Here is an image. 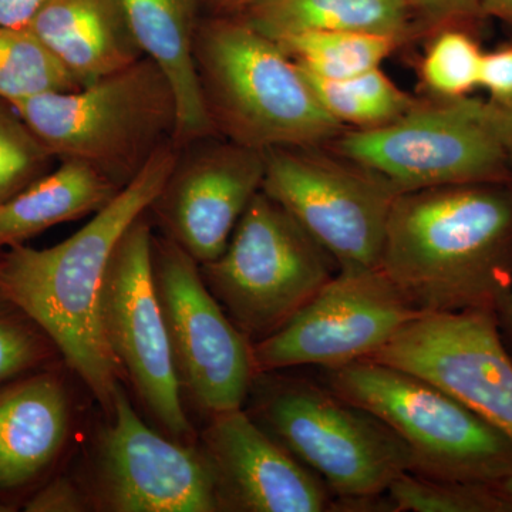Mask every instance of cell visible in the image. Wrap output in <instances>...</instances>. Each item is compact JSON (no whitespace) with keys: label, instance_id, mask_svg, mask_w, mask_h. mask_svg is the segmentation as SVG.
<instances>
[{"label":"cell","instance_id":"cell-1","mask_svg":"<svg viewBox=\"0 0 512 512\" xmlns=\"http://www.w3.org/2000/svg\"><path fill=\"white\" fill-rule=\"evenodd\" d=\"M180 147L167 144L92 220L55 247L18 244L0 255V299L36 323L107 413L120 387L101 318L107 266L127 228L150 210Z\"/></svg>","mask_w":512,"mask_h":512},{"label":"cell","instance_id":"cell-2","mask_svg":"<svg viewBox=\"0 0 512 512\" xmlns=\"http://www.w3.org/2000/svg\"><path fill=\"white\" fill-rule=\"evenodd\" d=\"M379 269L420 312L503 315L512 286V184L400 192Z\"/></svg>","mask_w":512,"mask_h":512},{"label":"cell","instance_id":"cell-3","mask_svg":"<svg viewBox=\"0 0 512 512\" xmlns=\"http://www.w3.org/2000/svg\"><path fill=\"white\" fill-rule=\"evenodd\" d=\"M194 59L215 134L258 151L328 146L346 128L275 40L241 18L201 20Z\"/></svg>","mask_w":512,"mask_h":512},{"label":"cell","instance_id":"cell-4","mask_svg":"<svg viewBox=\"0 0 512 512\" xmlns=\"http://www.w3.org/2000/svg\"><path fill=\"white\" fill-rule=\"evenodd\" d=\"M12 106L56 160L89 165L121 190L177 133L173 86L146 56L74 92Z\"/></svg>","mask_w":512,"mask_h":512},{"label":"cell","instance_id":"cell-5","mask_svg":"<svg viewBox=\"0 0 512 512\" xmlns=\"http://www.w3.org/2000/svg\"><path fill=\"white\" fill-rule=\"evenodd\" d=\"M329 390L382 420L409 447L413 473L493 485L512 473V443L450 394L370 359L329 367Z\"/></svg>","mask_w":512,"mask_h":512},{"label":"cell","instance_id":"cell-6","mask_svg":"<svg viewBox=\"0 0 512 512\" xmlns=\"http://www.w3.org/2000/svg\"><path fill=\"white\" fill-rule=\"evenodd\" d=\"M399 192L466 184H512V158L490 103L461 97L416 106L389 124L350 128L325 146Z\"/></svg>","mask_w":512,"mask_h":512},{"label":"cell","instance_id":"cell-7","mask_svg":"<svg viewBox=\"0 0 512 512\" xmlns=\"http://www.w3.org/2000/svg\"><path fill=\"white\" fill-rule=\"evenodd\" d=\"M332 256L264 191L249 202L220 258L200 265L229 319L248 339L268 338L333 278Z\"/></svg>","mask_w":512,"mask_h":512},{"label":"cell","instance_id":"cell-8","mask_svg":"<svg viewBox=\"0 0 512 512\" xmlns=\"http://www.w3.org/2000/svg\"><path fill=\"white\" fill-rule=\"evenodd\" d=\"M266 431L332 493L367 500L414 471L409 447L382 420L333 392L288 383L259 402Z\"/></svg>","mask_w":512,"mask_h":512},{"label":"cell","instance_id":"cell-9","mask_svg":"<svg viewBox=\"0 0 512 512\" xmlns=\"http://www.w3.org/2000/svg\"><path fill=\"white\" fill-rule=\"evenodd\" d=\"M265 158L262 191L291 212L339 269L379 268L396 188L318 148H276Z\"/></svg>","mask_w":512,"mask_h":512},{"label":"cell","instance_id":"cell-10","mask_svg":"<svg viewBox=\"0 0 512 512\" xmlns=\"http://www.w3.org/2000/svg\"><path fill=\"white\" fill-rule=\"evenodd\" d=\"M153 271L181 384L212 416L241 409L256 375L249 339L225 315L200 264L165 235H153Z\"/></svg>","mask_w":512,"mask_h":512},{"label":"cell","instance_id":"cell-11","mask_svg":"<svg viewBox=\"0 0 512 512\" xmlns=\"http://www.w3.org/2000/svg\"><path fill=\"white\" fill-rule=\"evenodd\" d=\"M420 315L379 268L340 269L286 325L252 345L256 373L366 359Z\"/></svg>","mask_w":512,"mask_h":512},{"label":"cell","instance_id":"cell-12","mask_svg":"<svg viewBox=\"0 0 512 512\" xmlns=\"http://www.w3.org/2000/svg\"><path fill=\"white\" fill-rule=\"evenodd\" d=\"M146 214L127 228L114 248L101 293V318L111 352L141 400L165 429L184 437L191 427L154 281V234Z\"/></svg>","mask_w":512,"mask_h":512},{"label":"cell","instance_id":"cell-13","mask_svg":"<svg viewBox=\"0 0 512 512\" xmlns=\"http://www.w3.org/2000/svg\"><path fill=\"white\" fill-rule=\"evenodd\" d=\"M366 359L434 384L512 443V357L497 313H423Z\"/></svg>","mask_w":512,"mask_h":512},{"label":"cell","instance_id":"cell-14","mask_svg":"<svg viewBox=\"0 0 512 512\" xmlns=\"http://www.w3.org/2000/svg\"><path fill=\"white\" fill-rule=\"evenodd\" d=\"M264 151L210 136L180 147L151 204L164 235L200 265L220 258L252 198L262 190Z\"/></svg>","mask_w":512,"mask_h":512},{"label":"cell","instance_id":"cell-15","mask_svg":"<svg viewBox=\"0 0 512 512\" xmlns=\"http://www.w3.org/2000/svg\"><path fill=\"white\" fill-rule=\"evenodd\" d=\"M100 447V491L117 512H212L221 508L207 454L163 439L134 412L123 387Z\"/></svg>","mask_w":512,"mask_h":512},{"label":"cell","instance_id":"cell-16","mask_svg":"<svg viewBox=\"0 0 512 512\" xmlns=\"http://www.w3.org/2000/svg\"><path fill=\"white\" fill-rule=\"evenodd\" d=\"M204 434L221 507L248 512H323L330 490L241 409L215 414Z\"/></svg>","mask_w":512,"mask_h":512},{"label":"cell","instance_id":"cell-17","mask_svg":"<svg viewBox=\"0 0 512 512\" xmlns=\"http://www.w3.org/2000/svg\"><path fill=\"white\" fill-rule=\"evenodd\" d=\"M144 56L163 70L177 100L175 144L217 136L205 110L194 59L200 0H119Z\"/></svg>","mask_w":512,"mask_h":512},{"label":"cell","instance_id":"cell-18","mask_svg":"<svg viewBox=\"0 0 512 512\" xmlns=\"http://www.w3.org/2000/svg\"><path fill=\"white\" fill-rule=\"evenodd\" d=\"M29 28L80 87L144 57L119 0H47Z\"/></svg>","mask_w":512,"mask_h":512},{"label":"cell","instance_id":"cell-19","mask_svg":"<svg viewBox=\"0 0 512 512\" xmlns=\"http://www.w3.org/2000/svg\"><path fill=\"white\" fill-rule=\"evenodd\" d=\"M69 423V400L53 377H33L0 394V490L25 485L45 470Z\"/></svg>","mask_w":512,"mask_h":512},{"label":"cell","instance_id":"cell-20","mask_svg":"<svg viewBox=\"0 0 512 512\" xmlns=\"http://www.w3.org/2000/svg\"><path fill=\"white\" fill-rule=\"evenodd\" d=\"M121 188L79 161L63 160L0 201V248L22 244L47 228L103 210Z\"/></svg>","mask_w":512,"mask_h":512},{"label":"cell","instance_id":"cell-21","mask_svg":"<svg viewBox=\"0 0 512 512\" xmlns=\"http://www.w3.org/2000/svg\"><path fill=\"white\" fill-rule=\"evenodd\" d=\"M241 19L275 42L305 32H366L406 40L419 29L403 0H256Z\"/></svg>","mask_w":512,"mask_h":512},{"label":"cell","instance_id":"cell-22","mask_svg":"<svg viewBox=\"0 0 512 512\" xmlns=\"http://www.w3.org/2000/svg\"><path fill=\"white\" fill-rule=\"evenodd\" d=\"M402 42L377 33L305 32L276 43L305 72L345 80L377 69Z\"/></svg>","mask_w":512,"mask_h":512},{"label":"cell","instance_id":"cell-23","mask_svg":"<svg viewBox=\"0 0 512 512\" xmlns=\"http://www.w3.org/2000/svg\"><path fill=\"white\" fill-rule=\"evenodd\" d=\"M302 73L323 109L343 127L383 126L402 117L417 103L380 67L345 80L322 79L305 70Z\"/></svg>","mask_w":512,"mask_h":512},{"label":"cell","instance_id":"cell-24","mask_svg":"<svg viewBox=\"0 0 512 512\" xmlns=\"http://www.w3.org/2000/svg\"><path fill=\"white\" fill-rule=\"evenodd\" d=\"M79 89L69 70L29 26H0V99L12 104L39 94Z\"/></svg>","mask_w":512,"mask_h":512},{"label":"cell","instance_id":"cell-25","mask_svg":"<svg viewBox=\"0 0 512 512\" xmlns=\"http://www.w3.org/2000/svg\"><path fill=\"white\" fill-rule=\"evenodd\" d=\"M390 503L400 512H512L494 485L441 480L407 471L390 484Z\"/></svg>","mask_w":512,"mask_h":512},{"label":"cell","instance_id":"cell-26","mask_svg":"<svg viewBox=\"0 0 512 512\" xmlns=\"http://www.w3.org/2000/svg\"><path fill=\"white\" fill-rule=\"evenodd\" d=\"M484 52L463 28L437 30L421 63L424 86L439 99H461L480 87Z\"/></svg>","mask_w":512,"mask_h":512},{"label":"cell","instance_id":"cell-27","mask_svg":"<svg viewBox=\"0 0 512 512\" xmlns=\"http://www.w3.org/2000/svg\"><path fill=\"white\" fill-rule=\"evenodd\" d=\"M55 160L15 107L0 99V201L49 173Z\"/></svg>","mask_w":512,"mask_h":512},{"label":"cell","instance_id":"cell-28","mask_svg":"<svg viewBox=\"0 0 512 512\" xmlns=\"http://www.w3.org/2000/svg\"><path fill=\"white\" fill-rule=\"evenodd\" d=\"M43 356L42 340L13 316L0 315V382L35 365Z\"/></svg>","mask_w":512,"mask_h":512},{"label":"cell","instance_id":"cell-29","mask_svg":"<svg viewBox=\"0 0 512 512\" xmlns=\"http://www.w3.org/2000/svg\"><path fill=\"white\" fill-rule=\"evenodd\" d=\"M421 29L461 28L483 19L480 0H403Z\"/></svg>","mask_w":512,"mask_h":512},{"label":"cell","instance_id":"cell-30","mask_svg":"<svg viewBox=\"0 0 512 512\" xmlns=\"http://www.w3.org/2000/svg\"><path fill=\"white\" fill-rule=\"evenodd\" d=\"M480 87L490 93L491 101L512 99V46L484 53Z\"/></svg>","mask_w":512,"mask_h":512},{"label":"cell","instance_id":"cell-31","mask_svg":"<svg viewBox=\"0 0 512 512\" xmlns=\"http://www.w3.org/2000/svg\"><path fill=\"white\" fill-rule=\"evenodd\" d=\"M86 497L69 480H56L36 494L26 505L30 512H82L89 510Z\"/></svg>","mask_w":512,"mask_h":512},{"label":"cell","instance_id":"cell-32","mask_svg":"<svg viewBox=\"0 0 512 512\" xmlns=\"http://www.w3.org/2000/svg\"><path fill=\"white\" fill-rule=\"evenodd\" d=\"M47 0H0V26L25 28L29 26Z\"/></svg>","mask_w":512,"mask_h":512},{"label":"cell","instance_id":"cell-33","mask_svg":"<svg viewBox=\"0 0 512 512\" xmlns=\"http://www.w3.org/2000/svg\"><path fill=\"white\" fill-rule=\"evenodd\" d=\"M488 103H490L495 128L512 158V99L503 103L488 100Z\"/></svg>","mask_w":512,"mask_h":512},{"label":"cell","instance_id":"cell-34","mask_svg":"<svg viewBox=\"0 0 512 512\" xmlns=\"http://www.w3.org/2000/svg\"><path fill=\"white\" fill-rule=\"evenodd\" d=\"M201 5L207 6L220 18H241L256 0H200Z\"/></svg>","mask_w":512,"mask_h":512},{"label":"cell","instance_id":"cell-35","mask_svg":"<svg viewBox=\"0 0 512 512\" xmlns=\"http://www.w3.org/2000/svg\"><path fill=\"white\" fill-rule=\"evenodd\" d=\"M485 16L501 20L512 28V0H480Z\"/></svg>","mask_w":512,"mask_h":512},{"label":"cell","instance_id":"cell-36","mask_svg":"<svg viewBox=\"0 0 512 512\" xmlns=\"http://www.w3.org/2000/svg\"><path fill=\"white\" fill-rule=\"evenodd\" d=\"M497 493L512 508V473L493 484Z\"/></svg>","mask_w":512,"mask_h":512},{"label":"cell","instance_id":"cell-37","mask_svg":"<svg viewBox=\"0 0 512 512\" xmlns=\"http://www.w3.org/2000/svg\"><path fill=\"white\" fill-rule=\"evenodd\" d=\"M503 316H504L505 320H507L508 325H510V329L512 332V286H511L510 296H508L507 305H505Z\"/></svg>","mask_w":512,"mask_h":512}]
</instances>
